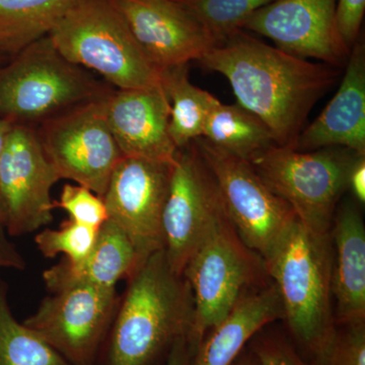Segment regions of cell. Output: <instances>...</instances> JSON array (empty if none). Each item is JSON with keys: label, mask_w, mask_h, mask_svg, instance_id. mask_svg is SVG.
<instances>
[{"label": "cell", "mask_w": 365, "mask_h": 365, "mask_svg": "<svg viewBox=\"0 0 365 365\" xmlns=\"http://www.w3.org/2000/svg\"><path fill=\"white\" fill-rule=\"evenodd\" d=\"M199 61L227 79L237 104L267 125L278 145L292 148L309 112L340 76L337 67L288 54L241 31Z\"/></svg>", "instance_id": "6da1fadb"}, {"label": "cell", "mask_w": 365, "mask_h": 365, "mask_svg": "<svg viewBox=\"0 0 365 365\" xmlns=\"http://www.w3.org/2000/svg\"><path fill=\"white\" fill-rule=\"evenodd\" d=\"M129 279L113 326L109 365H150L180 337H189L193 295L163 250L148 257Z\"/></svg>", "instance_id": "7a4b0ae2"}, {"label": "cell", "mask_w": 365, "mask_h": 365, "mask_svg": "<svg viewBox=\"0 0 365 365\" xmlns=\"http://www.w3.org/2000/svg\"><path fill=\"white\" fill-rule=\"evenodd\" d=\"M264 265L277 288L290 332L319 359L337 330L331 304V235H314L297 220Z\"/></svg>", "instance_id": "3957f363"}, {"label": "cell", "mask_w": 365, "mask_h": 365, "mask_svg": "<svg viewBox=\"0 0 365 365\" xmlns=\"http://www.w3.org/2000/svg\"><path fill=\"white\" fill-rule=\"evenodd\" d=\"M48 36L67 61L97 72L119 90L163 88V72L111 0H79Z\"/></svg>", "instance_id": "277c9868"}, {"label": "cell", "mask_w": 365, "mask_h": 365, "mask_svg": "<svg viewBox=\"0 0 365 365\" xmlns=\"http://www.w3.org/2000/svg\"><path fill=\"white\" fill-rule=\"evenodd\" d=\"M107 93L81 67L61 56L49 36L0 68V118L14 125L47 121Z\"/></svg>", "instance_id": "5b68a950"}, {"label": "cell", "mask_w": 365, "mask_h": 365, "mask_svg": "<svg viewBox=\"0 0 365 365\" xmlns=\"http://www.w3.org/2000/svg\"><path fill=\"white\" fill-rule=\"evenodd\" d=\"M356 157L342 148L299 151L274 145L250 163L307 230L327 235L338 201L348 190V174Z\"/></svg>", "instance_id": "8992f818"}, {"label": "cell", "mask_w": 365, "mask_h": 365, "mask_svg": "<svg viewBox=\"0 0 365 365\" xmlns=\"http://www.w3.org/2000/svg\"><path fill=\"white\" fill-rule=\"evenodd\" d=\"M263 269V259L245 246L223 213L182 273L193 295V324L188 340L194 353Z\"/></svg>", "instance_id": "52a82bcc"}, {"label": "cell", "mask_w": 365, "mask_h": 365, "mask_svg": "<svg viewBox=\"0 0 365 365\" xmlns=\"http://www.w3.org/2000/svg\"><path fill=\"white\" fill-rule=\"evenodd\" d=\"M193 144L215 177L235 232L245 246L265 260L297 220L294 211L248 160L216 148L203 137Z\"/></svg>", "instance_id": "ba28073f"}, {"label": "cell", "mask_w": 365, "mask_h": 365, "mask_svg": "<svg viewBox=\"0 0 365 365\" xmlns=\"http://www.w3.org/2000/svg\"><path fill=\"white\" fill-rule=\"evenodd\" d=\"M109 93L47 120L39 135L60 180H71L102 198L123 158L107 121Z\"/></svg>", "instance_id": "9c48e42d"}, {"label": "cell", "mask_w": 365, "mask_h": 365, "mask_svg": "<svg viewBox=\"0 0 365 365\" xmlns=\"http://www.w3.org/2000/svg\"><path fill=\"white\" fill-rule=\"evenodd\" d=\"M225 212L215 177L193 143L178 150L163 215L170 268L182 275L190 259Z\"/></svg>", "instance_id": "30bf717a"}, {"label": "cell", "mask_w": 365, "mask_h": 365, "mask_svg": "<svg viewBox=\"0 0 365 365\" xmlns=\"http://www.w3.org/2000/svg\"><path fill=\"white\" fill-rule=\"evenodd\" d=\"M59 180L39 135L14 125L0 158V209L9 234H28L52 222L51 190Z\"/></svg>", "instance_id": "8fae6325"}, {"label": "cell", "mask_w": 365, "mask_h": 365, "mask_svg": "<svg viewBox=\"0 0 365 365\" xmlns=\"http://www.w3.org/2000/svg\"><path fill=\"white\" fill-rule=\"evenodd\" d=\"M173 165L123 157L103 196L108 220L128 237L140 265L165 247L163 215Z\"/></svg>", "instance_id": "7c38bea8"}, {"label": "cell", "mask_w": 365, "mask_h": 365, "mask_svg": "<svg viewBox=\"0 0 365 365\" xmlns=\"http://www.w3.org/2000/svg\"><path fill=\"white\" fill-rule=\"evenodd\" d=\"M116 306V288L78 285L45 297L24 325L72 365H93Z\"/></svg>", "instance_id": "4fadbf2b"}, {"label": "cell", "mask_w": 365, "mask_h": 365, "mask_svg": "<svg viewBox=\"0 0 365 365\" xmlns=\"http://www.w3.org/2000/svg\"><path fill=\"white\" fill-rule=\"evenodd\" d=\"M336 7L337 0H274L242 29L269 38L288 54L338 68L347 62L351 48L341 37Z\"/></svg>", "instance_id": "5bb4252c"}, {"label": "cell", "mask_w": 365, "mask_h": 365, "mask_svg": "<svg viewBox=\"0 0 365 365\" xmlns=\"http://www.w3.org/2000/svg\"><path fill=\"white\" fill-rule=\"evenodd\" d=\"M144 54L160 71L200 60L217 42L174 0H111Z\"/></svg>", "instance_id": "9a60e30c"}, {"label": "cell", "mask_w": 365, "mask_h": 365, "mask_svg": "<svg viewBox=\"0 0 365 365\" xmlns=\"http://www.w3.org/2000/svg\"><path fill=\"white\" fill-rule=\"evenodd\" d=\"M107 121L123 157L174 165L170 105L163 88L118 90L107 97Z\"/></svg>", "instance_id": "2e32d148"}, {"label": "cell", "mask_w": 365, "mask_h": 365, "mask_svg": "<svg viewBox=\"0 0 365 365\" xmlns=\"http://www.w3.org/2000/svg\"><path fill=\"white\" fill-rule=\"evenodd\" d=\"M339 88L323 112L306 127L294 150L342 148L365 155V49L355 42Z\"/></svg>", "instance_id": "e0dca14e"}, {"label": "cell", "mask_w": 365, "mask_h": 365, "mask_svg": "<svg viewBox=\"0 0 365 365\" xmlns=\"http://www.w3.org/2000/svg\"><path fill=\"white\" fill-rule=\"evenodd\" d=\"M332 294L342 326L365 322V227L356 204L347 200L334 215Z\"/></svg>", "instance_id": "ac0fdd59"}, {"label": "cell", "mask_w": 365, "mask_h": 365, "mask_svg": "<svg viewBox=\"0 0 365 365\" xmlns=\"http://www.w3.org/2000/svg\"><path fill=\"white\" fill-rule=\"evenodd\" d=\"M140 266L135 250L119 227L107 220L98 228L90 253L76 263L64 259L43 273L46 287L53 294L78 285L116 288Z\"/></svg>", "instance_id": "d6986e66"}, {"label": "cell", "mask_w": 365, "mask_h": 365, "mask_svg": "<svg viewBox=\"0 0 365 365\" xmlns=\"http://www.w3.org/2000/svg\"><path fill=\"white\" fill-rule=\"evenodd\" d=\"M283 317L282 302L273 283L242 294L225 318L201 341L192 365H232L248 341Z\"/></svg>", "instance_id": "ffe728a7"}, {"label": "cell", "mask_w": 365, "mask_h": 365, "mask_svg": "<svg viewBox=\"0 0 365 365\" xmlns=\"http://www.w3.org/2000/svg\"><path fill=\"white\" fill-rule=\"evenodd\" d=\"M202 137L216 148L248 162L278 145L260 118L241 105H225L220 101L209 112Z\"/></svg>", "instance_id": "44dd1931"}, {"label": "cell", "mask_w": 365, "mask_h": 365, "mask_svg": "<svg viewBox=\"0 0 365 365\" xmlns=\"http://www.w3.org/2000/svg\"><path fill=\"white\" fill-rule=\"evenodd\" d=\"M79 0H0V50L18 54L47 37Z\"/></svg>", "instance_id": "7402d4cb"}, {"label": "cell", "mask_w": 365, "mask_h": 365, "mask_svg": "<svg viewBox=\"0 0 365 365\" xmlns=\"http://www.w3.org/2000/svg\"><path fill=\"white\" fill-rule=\"evenodd\" d=\"M163 72V88L170 101L169 132L178 150L203 136L204 125L217 98L189 81L188 66Z\"/></svg>", "instance_id": "603a6c76"}, {"label": "cell", "mask_w": 365, "mask_h": 365, "mask_svg": "<svg viewBox=\"0 0 365 365\" xmlns=\"http://www.w3.org/2000/svg\"><path fill=\"white\" fill-rule=\"evenodd\" d=\"M0 365H72L51 345L14 319L0 285Z\"/></svg>", "instance_id": "cb8c5ba5"}, {"label": "cell", "mask_w": 365, "mask_h": 365, "mask_svg": "<svg viewBox=\"0 0 365 365\" xmlns=\"http://www.w3.org/2000/svg\"><path fill=\"white\" fill-rule=\"evenodd\" d=\"M274 0H181L187 9L220 43L241 31L245 21ZM216 44V45H217Z\"/></svg>", "instance_id": "d4e9b609"}, {"label": "cell", "mask_w": 365, "mask_h": 365, "mask_svg": "<svg viewBox=\"0 0 365 365\" xmlns=\"http://www.w3.org/2000/svg\"><path fill=\"white\" fill-rule=\"evenodd\" d=\"M98 228L69 220L59 230H45L35 237L41 253L47 258L66 255V260L76 263L90 253L97 239Z\"/></svg>", "instance_id": "484cf974"}, {"label": "cell", "mask_w": 365, "mask_h": 365, "mask_svg": "<svg viewBox=\"0 0 365 365\" xmlns=\"http://www.w3.org/2000/svg\"><path fill=\"white\" fill-rule=\"evenodd\" d=\"M53 207L66 211L69 220L96 228H100L108 220L107 209L102 197L81 185L66 184L58 201Z\"/></svg>", "instance_id": "4316f807"}, {"label": "cell", "mask_w": 365, "mask_h": 365, "mask_svg": "<svg viewBox=\"0 0 365 365\" xmlns=\"http://www.w3.org/2000/svg\"><path fill=\"white\" fill-rule=\"evenodd\" d=\"M318 365H365V323L343 326L317 359Z\"/></svg>", "instance_id": "83f0119b"}, {"label": "cell", "mask_w": 365, "mask_h": 365, "mask_svg": "<svg viewBox=\"0 0 365 365\" xmlns=\"http://www.w3.org/2000/svg\"><path fill=\"white\" fill-rule=\"evenodd\" d=\"M253 354L260 365H309L284 340L279 338H260L253 345Z\"/></svg>", "instance_id": "f1b7e54d"}, {"label": "cell", "mask_w": 365, "mask_h": 365, "mask_svg": "<svg viewBox=\"0 0 365 365\" xmlns=\"http://www.w3.org/2000/svg\"><path fill=\"white\" fill-rule=\"evenodd\" d=\"M365 11V0H337L336 19L341 37L349 48L359 38Z\"/></svg>", "instance_id": "f546056e"}, {"label": "cell", "mask_w": 365, "mask_h": 365, "mask_svg": "<svg viewBox=\"0 0 365 365\" xmlns=\"http://www.w3.org/2000/svg\"><path fill=\"white\" fill-rule=\"evenodd\" d=\"M347 189L351 191L355 200L365 202V155H359L353 162L348 174Z\"/></svg>", "instance_id": "4dcf8cb0"}, {"label": "cell", "mask_w": 365, "mask_h": 365, "mask_svg": "<svg viewBox=\"0 0 365 365\" xmlns=\"http://www.w3.org/2000/svg\"><path fill=\"white\" fill-rule=\"evenodd\" d=\"M4 228V225L0 222V268L23 270L26 268L25 259L7 240Z\"/></svg>", "instance_id": "1f68e13d"}, {"label": "cell", "mask_w": 365, "mask_h": 365, "mask_svg": "<svg viewBox=\"0 0 365 365\" xmlns=\"http://www.w3.org/2000/svg\"><path fill=\"white\" fill-rule=\"evenodd\" d=\"M192 355L194 351L190 346L188 336H182L170 346L165 365H192Z\"/></svg>", "instance_id": "d6a6232c"}, {"label": "cell", "mask_w": 365, "mask_h": 365, "mask_svg": "<svg viewBox=\"0 0 365 365\" xmlns=\"http://www.w3.org/2000/svg\"><path fill=\"white\" fill-rule=\"evenodd\" d=\"M14 124L6 120L0 118V158H1L2 153H4V146H6L7 135L13 128ZM0 222L2 223L1 220V209H0Z\"/></svg>", "instance_id": "836d02e7"}, {"label": "cell", "mask_w": 365, "mask_h": 365, "mask_svg": "<svg viewBox=\"0 0 365 365\" xmlns=\"http://www.w3.org/2000/svg\"><path fill=\"white\" fill-rule=\"evenodd\" d=\"M237 365H260V362L253 354V356L245 357Z\"/></svg>", "instance_id": "e575fe53"}, {"label": "cell", "mask_w": 365, "mask_h": 365, "mask_svg": "<svg viewBox=\"0 0 365 365\" xmlns=\"http://www.w3.org/2000/svg\"><path fill=\"white\" fill-rule=\"evenodd\" d=\"M174 1L179 2V1H181V0H174Z\"/></svg>", "instance_id": "d590c367"}]
</instances>
